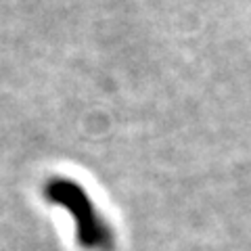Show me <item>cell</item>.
I'll list each match as a JSON object with an SVG mask.
<instances>
[{"label":"cell","instance_id":"1","mask_svg":"<svg viewBox=\"0 0 251 251\" xmlns=\"http://www.w3.org/2000/svg\"><path fill=\"white\" fill-rule=\"evenodd\" d=\"M44 195L46 199L63 205L69 209L75 218V226H77V237L80 243L86 247H109L111 243V234L105 222L97 216L94 211L90 197L86 195V191L69 178H52L46 182L44 186Z\"/></svg>","mask_w":251,"mask_h":251}]
</instances>
